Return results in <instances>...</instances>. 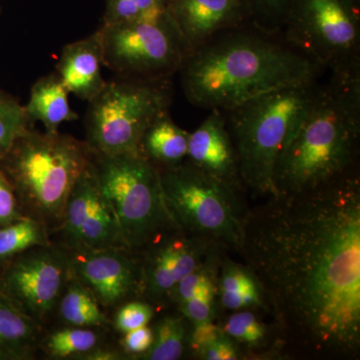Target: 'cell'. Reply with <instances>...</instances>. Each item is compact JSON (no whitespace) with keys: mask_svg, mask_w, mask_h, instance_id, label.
I'll return each mask as SVG.
<instances>
[{"mask_svg":"<svg viewBox=\"0 0 360 360\" xmlns=\"http://www.w3.org/2000/svg\"><path fill=\"white\" fill-rule=\"evenodd\" d=\"M124 335L122 345L129 354H144L153 342V330L148 326L134 329Z\"/></svg>","mask_w":360,"mask_h":360,"instance_id":"obj_35","label":"cell"},{"mask_svg":"<svg viewBox=\"0 0 360 360\" xmlns=\"http://www.w3.org/2000/svg\"><path fill=\"white\" fill-rule=\"evenodd\" d=\"M215 295L217 285L212 284L206 286L198 295L179 303L180 311L184 316L193 322V326L212 321L215 315Z\"/></svg>","mask_w":360,"mask_h":360,"instance_id":"obj_29","label":"cell"},{"mask_svg":"<svg viewBox=\"0 0 360 360\" xmlns=\"http://www.w3.org/2000/svg\"><path fill=\"white\" fill-rule=\"evenodd\" d=\"M281 35L324 71L360 70V0H292Z\"/></svg>","mask_w":360,"mask_h":360,"instance_id":"obj_9","label":"cell"},{"mask_svg":"<svg viewBox=\"0 0 360 360\" xmlns=\"http://www.w3.org/2000/svg\"><path fill=\"white\" fill-rule=\"evenodd\" d=\"M189 134L174 122L169 112L165 113L144 131L139 153L160 170L177 167L186 160Z\"/></svg>","mask_w":360,"mask_h":360,"instance_id":"obj_19","label":"cell"},{"mask_svg":"<svg viewBox=\"0 0 360 360\" xmlns=\"http://www.w3.org/2000/svg\"><path fill=\"white\" fill-rule=\"evenodd\" d=\"M198 356L205 360H236L239 359L238 350L236 345L226 335L220 336L208 347L198 352Z\"/></svg>","mask_w":360,"mask_h":360,"instance_id":"obj_34","label":"cell"},{"mask_svg":"<svg viewBox=\"0 0 360 360\" xmlns=\"http://www.w3.org/2000/svg\"><path fill=\"white\" fill-rule=\"evenodd\" d=\"M99 304L101 303L94 293L75 278L61 297L59 312L63 321L70 326L78 328L101 326L108 319Z\"/></svg>","mask_w":360,"mask_h":360,"instance_id":"obj_21","label":"cell"},{"mask_svg":"<svg viewBox=\"0 0 360 360\" xmlns=\"http://www.w3.org/2000/svg\"><path fill=\"white\" fill-rule=\"evenodd\" d=\"M186 341V328L179 316L163 317L153 330V342L143 354L144 359L176 360L184 352Z\"/></svg>","mask_w":360,"mask_h":360,"instance_id":"obj_23","label":"cell"},{"mask_svg":"<svg viewBox=\"0 0 360 360\" xmlns=\"http://www.w3.org/2000/svg\"><path fill=\"white\" fill-rule=\"evenodd\" d=\"M260 288L257 278L248 266L236 264L224 258L219 276V292L250 290Z\"/></svg>","mask_w":360,"mask_h":360,"instance_id":"obj_30","label":"cell"},{"mask_svg":"<svg viewBox=\"0 0 360 360\" xmlns=\"http://www.w3.org/2000/svg\"><path fill=\"white\" fill-rule=\"evenodd\" d=\"M167 11V0H105L103 25L155 20Z\"/></svg>","mask_w":360,"mask_h":360,"instance_id":"obj_24","label":"cell"},{"mask_svg":"<svg viewBox=\"0 0 360 360\" xmlns=\"http://www.w3.org/2000/svg\"><path fill=\"white\" fill-rule=\"evenodd\" d=\"M253 23L265 32L281 33L292 0H251Z\"/></svg>","mask_w":360,"mask_h":360,"instance_id":"obj_28","label":"cell"},{"mask_svg":"<svg viewBox=\"0 0 360 360\" xmlns=\"http://www.w3.org/2000/svg\"><path fill=\"white\" fill-rule=\"evenodd\" d=\"M49 227L30 217L0 226V260L18 257L39 246H49Z\"/></svg>","mask_w":360,"mask_h":360,"instance_id":"obj_22","label":"cell"},{"mask_svg":"<svg viewBox=\"0 0 360 360\" xmlns=\"http://www.w3.org/2000/svg\"><path fill=\"white\" fill-rule=\"evenodd\" d=\"M68 94L58 73L40 77L33 84L30 101L25 106L28 122H40L45 131L58 132L63 123L77 120L78 115L71 110Z\"/></svg>","mask_w":360,"mask_h":360,"instance_id":"obj_18","label":"cell"},{"mask_svg":"<svg viewBox=\"0 0 360 360\" xmlns=\"http://www.w3.org/2000/svg\"><path fill=\"white\" fill-rule=\"evenodd\" d=\"M86 141L32 127L0 158V168L13 186L26 217L58 229L75 184L92 162Z\"/></svg>","mask_w":360,"mask_h":360,"instance_id":"obj_4","label":"cell"},{"mask_svg":"<svg viewBox=\"0 0 360 360\" xmlns=\"http://www.w3.org/2000/svg\"><path fill=\"white\" fill-rule=\"evenodd\" d=\"M359 141L360 70L330 73L277 158L276 196L307 193L355 169Z\"/></svg>","mask_w":360,"mask_h":360,"instance_id":"obj_3","label":"cell"},{"mask_svg":"<svg viewBox=\"0 0 360 360\" xmlns=\"http://www.w3.org/2000/svg\"><path fill=\"white\" fill-rule=\"evenodd\" d=\"M153 316V307L146 302H131L123 304L115 317V328L122 333L148 326Z\"/></svg>","mask_w":360,"mask_h":360,"instance_id":"obj_31","label":"cell"},{"mask_svg":"<svg viewBox=\"0 0 360 360\" xmlns=\"http://www.w3.org/2000/svg\"><path fill=\"white\" fill-rule=\"evenodd\" d=\"M70 274L89 288L101 304L113 307L143 292L142 265L127 248L73 251Z\"/></svg>","mask_w":360,"mask_h":360,"instance_id":"obj_13","label":"cell"},{"mask_svg":"<svg viewBox=\"0 0 360 360\" xmlns=\"http://www.w3.org/2000/svg\"><path fill=\"white\" fill-rule=\"evenodd\" d=\"M92 165L127 250L148 248L181 229L165 200L160 170L139 151L115 155L94 151Z\"/></svg>","mask_w":360,"mask_h":360,"instance_id":"obj_6","label":"cell"},{"mask_svg":"<svg viewBox=\"0 0 360 360\" xmlns=\"http://www.w3.org/2000/svg\"><path fill=\"white\" fill-rule=\"evenodd\" d=\"M30 125L25 106L18 99L0 91V158Z\"/></svg>","mask_w":360,"mask_h":360,"instance_id":"obj_26","label":"cell"},{"mask_svg":"<svg viewBox=\"0 0 360 360\" xmlns=\"http://www.w3.org/2000/svg\"><path fill=\"white\" fill-rule=\"evenodd\" d=\"M172 78L137 80L116 77L89 101L86 143L105 155L139 151L142 135L156 118L169 112Z\"/></svg>","mask_w":360,"mask_h":360,"instance_id":"obj_7","label":"cell"},{"mask_svg":"<svg viewBox=\"0 0 360 360\" xmlns=\"http://www.w3.org/2000/svg\"><path fill=\"white\" fill-rule=\"evenodd\" d=\"M39 324L0 295V359H25L37 335Z\"/></svg>","mask_w":360,"mask_h":360,"instance_id":"obj_20","label":"cell"},{"mask_svg":"<svg viewBox=\"0 0 360 360\" xmlns=\"http://www.w3.org/2000/svg\"><path fill=\"white\" fill-rule=\"evenodd\" d=\"M179 73L189 103L224 111L272 90L321 78L324 70L281 33L252 23L191 49Z\"/></svg>","mask_w":360,"mask_h":360,"instance_id":"obj_2","label":"cell"},{"mask_svg":"<svg viewBox=\"0 0 360 360\" xmlns=\"http://www.w3.org/2000/svg\"><path fill=\"white\" fill-rule=\"evenodd\" d=\"M97 342L98 338L94 330L73 326L52 333L45 342V348L49 354L56 357L82 356L94 349Z\"/></svg>","mask_w":360,"mask_h":360,"instance_id":"obj_25","label":"cell"},{"mask_svg":"<svg viewBox=\"0 0 360 360\" xmlns=\"http://www.w3.org/2000/svg\"><path fill=\"white\" fill-rule=\"evenodd\" d=\"M84 359L90 360H113L120 359V355L115 352H108V350L94 349L90 350L87 354H84Z\"/></svg>","mask_w":360,"mask_h":360,"instance_id":"obj_36","label":"cell"},{"mask_svg":"<svg viewBox=\"0 0 360 360\" xmlns=\"http://www.w3.org/2000/svg\"><path fill=\"white\" fill-rule=\"evenodd\" d=\"M246 210L243 253L283 329L319 352L360 347L357 168L307 193Z\"/></svg>","mask_w":360,"mask_h":360,"instance_id":"obj_1","label":"cell"},{"mask_svg":"<svg viewBox=\"0 0 360 360\" xmlns=\"http://www.w3.org/2000/svg\"><path fill=\"white\" fill-rule=\"evenodd\" d=\"M58 229L73 251L127 248L92 162L75 184Z\"/></svg>","mask_w":360,"mask_h":360,"instance_id":"obj_12","label":"cell"},{"mask_svg":"<svg viewBox=\"0 0 360 360\" xmlns=\"http://www.w3.org/2000/svg\"><path fill=\"white\" fill-rule=\"evenodd\" d=\"M186 161L236 191L245 188L238 155L221 110H210L200 127L191 132Z\"/></svg>","mask_w":360,"mask_h":360,"instance_id":"obj_16","label":"cell"},{"mask_svg":"<svg viewBox=\"0 0 360 360\" xmlns=\"http://www.w3.org/2000/svg\"><path fill=\"white\" fill-rule=\"evenodd\" d=\"M160 175L165 200L182 231L240 250L246 210L239 191L186 161Z\"/></svg>","mask_w":360,"mask_h":360,"instance_id":"obj_8","label":"cell"},{"mask_svg":"<svg viewBox=\"0 0 360 360\" xmlns=\"http://www.w3.org/2000/svg\"><path fill=\"white\" fill-rule=\"evenodd\" d=\"M217 243L176 229L165 234L148 248L142 265L143 292L155 300H170L174 288L205 262Z\"/></svg>","mask_w":360,"mask_h":360,"instance_id":"obj_14","label":"cell"},{"mask_svg":"<svg viewBox=\"0 0 360 360\" xmlns=\"http://www.w3.org/2000/svg\"><path fill=\"white\" fill-rule=\"evenodd\" d=\"M224 335L222 328L213 323L212 321L195 324L193 326V333L189 338V345L195 354H198L203 348L208 347L210 343L219 340L220 336Z\"/></svg>","mask_w":360,"mask_h":360,"instance_id":"obj_33","label":"cell"},{"mask_svg":"<svg viewBox=\"0 0 360 360\" xmlns=\"http://www.w3.org/2000/svg\"><path fill=\"white\" fill-rule=\"evenodd\" d=\"M167 11L191 49L253 23L251 0H167Z\"/></svg>","mask_w":360,"mask_h":360,"instance_id":"obj_15","label":"cell"},{"mask_svg":"<svg viewBox=\"0 0 360 360\" xmlns=\"http://www.w3.org/2000/svg\"><path fill=\"white\" fill-rule=\"evenodd\" d=\"M25 217L13 186L0 168V226L13 224Z\"/></svg>","mask_w":360,"mask_h":360,"instance_id":"obj_32","label":"cell"},{"mask_svg":"<svg viewBox=\"0 0 360 360\" xmlns=\"http://www.w3.org/2000/svg\"><path fill=\"white\" fill-rule=\"evenodd\" d=\"M321 84L316 78L288 85L222 111L246 188L258 195L276 196L277 158Z\"/></svg>","mask_w":360,"mask_h":360,"instance_id":"obj_5","label":"cell"},{"mask_svg":"<svg viewBox=\"0 0 360 360\" xmlns=\"http://www.w3.org/2000/svg\"><path fill=\"white\" fill-rule=\"evenodd\" d=\"M231 340L250 347H260L266 338V328L252 312L243 310L232 314L222 328Z\"/></svg>","mask_w":360,"mask_h":360,"instance_id":"obj_27","label":"cell"},{"mask_svg":"<svg viewBox=\"0 0 360 360\" xmlns=\"http://www.w3.org/2000/svg\"><path fill=\"white\" fill-rule=\"evenodd\" d=\"M103 66V41L97 30L84 39L65 45L56 73L70 94L90 101L105 86Z\"/></svg>","mask_w":360,"mask_h":360,"instance_id":"obj_17","label":"cell"},{"mask_svg":"<svg viewBox=\"0 0 360 360\" xmlns=\"http://www.w3.org/2000/svg\"><path fill=\"white\" fill-rule=\"evenodd\" d=\"M103 65L116 77L169 79L191 49L167 11L155 20L101 25Z\"/></svg>","mask_w":360,"mask_h":360,"instance_id":"obj_10","label":"cell"},{"mask_svg":"<svg viewBox=\"0 0 360 360\" xmlns=\"http://www.w3.org/2000/svg\"><path fill=\"white\" fill-rule=\"evenodd\" d=\"M70 276L68 258L49 245L39 246L8 265L0 277V295L40 324L56 307Z\"/></svg>","mask_w":360,"mask_h":360,"instance_id":"obj_11","label":"cell"}]
</instances>
